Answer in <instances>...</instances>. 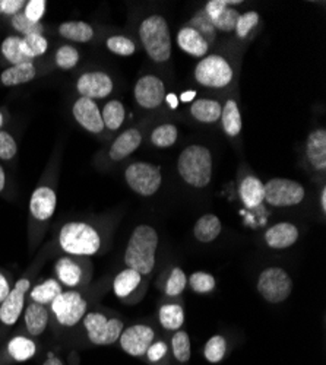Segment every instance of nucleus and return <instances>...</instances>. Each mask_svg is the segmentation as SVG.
Here are the masks:
<instances>
[{
  "mask_svg": "<svg viewBox=\"0 0 326 365\" xmlns=\"http://www.w3.org/2000/svg\"><path fill=\"white\" fill-rule=\"evenodd\" d=\"M88 313V302L75 289L63 291L50 304V316L63 329H72L81 323Z\"/></svg>",
  "mask_w": 326,
  "mask_h": 365,
  "instance_id": "obj_5",
  "label": "nucleus"
},
{
  "mask_svg": "<svg viewBox=\"0 0 326 365\" xmlns=\"http://www.w3.org/2000/svg\"><path fill=\"white\" fill-rule=\"evenodd\" d=\"M43 365H65V362L61 356H57L54 354H47Z\"/></svg>",
  "mask_w": 326,
  "mask_h": 365,
  "instance_id": "obj_52",
  "label": "nucleus"
},
{
  "mask_svg": "<svg viewBox=\"0 0 326 365\" xmlns=\"http://www.w3.org/2000/svg\"><path fill=\"white\" fill-rule=\"evenodd\" d=\"M57 206V196L51 187L41 186L33 192L31 200H29V212L33 220L40 224H44L51 220Z\"/></svg>",
  "mask_w": 326,
  "mask_h": 365,
  "instance_id": "obj_16",
  "label": "nucleus"
},
{
  "mask_svg": "<svg viewBox=\"0 0 326 365\" xmlns=\"http://www.w3.org/2000/svg\"><path fill=\"white\" fill-rule=\"evenodd\" d=\"M133 94L142 108L154 110L165 101V85L154 75H145L136 82Z\"/></svg>",
  "mask_w": 326,
  "mask_h": 365,
  "instance_id": "obj_13",
  "label": "nucleus"
},
{
  "mask_svg": "<svg viewBox=\"0 0 326 365\" xmlns=\"http://www.w3.org/2000/svg\"><path fill=\"white\" fill-rule=\"evenodd\" d=\"M24 316V324L25 330L29 338H39L46 331L49 323H50V310L49 307L41 306L37 302H29L25 307Z\"/></svg>",
  "mask_w": 326,
  "mask_h": 365,
  "instance_id": "obj_18",
  "label": "nucleus"
},
{
  "mask_svg": "<svg viewBox=\"0 0 326 365\" xmlns=\"http://www.w3.org/2000/svg\"><path fill=\"white\" fill-rule=\"evenodd\" d=\"M265 186V202L275 207H290L303 202L306 196L300 182L290 178H272Z\"/></svg>",
  "mask_w": 326,
  "mask_h": 365,
  "instance_id": "obj_10",
  "label": "nucleus"
},
{
  "mask_svg": "<svg viewBox=\"0 0 326 365\" xmlns=\"http://www.w3.org/2000/svg\"><path fill=\"white\" fill-rule=\"evenodd\" d=\"M25 5L24 0H0V11L5 15L15 16L21 14V9L25 8Z\"/></svg>",
  "mask_w": 326,
  "mask_h": 365,
  "instance_id": "obj_50",
  "label": "nucleus"
},
{
  "mask_svg": "<svg viewBox=\"0 0 326 365\" xmlns=\"http://www.w3.org/2000/svg\"><path fill=\"white\" fill-rule=\"evenodd\" d=\"M221 111L223 106L214 100L200 98L193 101L190 106L192 117L205 125H214L215 121L221 118Z\"/></svg>",
  "mask_w": 326,
  "mask_h": 365,
  "instance_id": "obj_25",
  "label": "nucleus"
},
{
  "mask_svg": "<svg viewBox=\"0 0 326 365\" xmlns=\"http://www.w3.org/2000/svg\"><path fill=\"white\" fill-rule=\"evenodd\" d=\"M239 193L245 206L249 209H255L265 199V186L259 178L249 175L242 181Z\"/></svg>",
  "mask_w": 326,
  "mask_h": 365,
  "instance_id": "obj_27",
  "label": "nucleus"
},
{
  "mask_svg": "<svg viewBox=\"0 0 326 365\" xmlns=\"http://www.w3.org/2000/svg\"><path fill=\"white\" fill-rule=\"evenodd\" d=\"M158 320L163 329L168 331H177L185 324V310L179 304H164V306L160 307Z\"/></svg>",
  "mask_w": 326,
  "mask_h": 365,
  "instance_id": "obj_32",
  "label": "nucleus"
},
{
  "mask_svg": "<svg viewBox=\"0 0 326 365\" xmlns=\"http://www.w3.org/2000/svg\"><path fill=\"white\" fill-rule=\"evenodd\" d=\"M58 246L73 257H91L101 250V235L98 230L86 222H68L58 232Z\"/></svg>",
  "mask_w": 326,
  "mask_h": 365,
  "instance_id": "obj_2",
  "label": "nucleus"
},
{
  "mask_svg": "<svg viewBox=\"0 0 326 365\" xmlns=\"http://www.w3.org/2000/svg\"><path fill=\"white\" fill-rule=\"evenodd\" d=\"M72 111L75 120L85 130L91 133H101L104 130L101 110L96 101L82 97L75 103Z\"/></svg>",
  "mask_w": 326,
  "mask_h": 365,
  "instance_id": "obj_17",
  "label": "nucleus"
},
{
  "mask_svg": "<svg viewBox=\"0 0 326 365\" xmlns=\"http://www.w3.org/2000/svg\"><path fill=\"white\" fill-rule=\"evenodd\" d=\"M58 34L75 43H88L94 37V28L82 21H68L58 26Z\"/></svg>",
  "mask_w": 326,
  "mask_h": 365,
  "instance_id": "obj_28",
  "label": "nucleus"
},
{
  "mask_svg": "<svg viewBox=\"0 0 326 365\" xmlns=\"http://www.w3.org/2000/svg\"><path fill=\"white\" fill-rule=\"evenodd\" d=\"M6 185V175H5V170L0 165V192H4Z\"/></svg>",
  "mask_w": 326,
  "mask_h": 365,
  "instance_id": "obj_53",
  "label": "nucleus"
},
{
  "mask_svg": "<svg viewBox=\"0 0 326 365\" xmlns=\"http://www.w3.org/2000/svg\"><path fill=\"white\" fill-rule=\"evenodd\" d=\"M46 2L44 0H31V2H26L24 15L33 22H41V18L46 12Z\"/></svg>",
  "mask_w": 326,
  "mask_h": 365,
  "instance_id": "obj_48",
  "label": "nucleus"
},
{
  "mask_svg": "<svg viewBox=\"0 0 326 365\" xmlns=\"http://www.w3.org/2000/svg\"><path fill=\"white\" fill-rule=\"evenodd\" d=\"M0 14H2V11H0Z\"/></svg>",
  "mask_w": 326,
  "mask_h": 365,
  "instance_id": "obj_56",
  "label": "nucleus"
},
{
  "mask_svg": "<svg viewBox=\"0 0 326 365\" xmlns=\"http://www.w3.org/2000/svg\"><path fill=\"white\" fill-rule=\"evenodd\" d=\"M259 24V14L255 11H249L246 14H240L239 19H237L235 24V34L239 36V38H246L252 31L253 28Z\"/></svg>",
  "mask_w": 326,
  "mask_h": 365,
  "instance_id": "obj_45",
  "label": "nucleus"
},
{
  "mask_svg": "<svg viewBox=\"0 0 326 365\" xmlns=\"http://www.w3.org/2000/svg\"><path fill=\"white\" fill-rule=\"evenodd\" d=\"M158 249V234L151 225H139L133 230L125 250V264L146 277L154 270Z\"/></svg>",
  "mask_w": 326,
  "mask_h": 365,
  "instance_id": "obj_1",
  "label": "nucleus"
},
{
  "mask_svg": "<svg viewBox=\"0 0 326 365\" xmlns=\"http://www.w3.org/2000/svg\"><path fill=\"white\" fill-rule=\"evenodd\" d=\"M179 130L171 123L157 126L151 133V142L157 148H170L175 143Z\"/></svg>",
  "mask_w": 326,
  "mask_h": 365,
  "instance_id": "obj_38",
  "label": "nucleus"
},
{
  "mask_svg": "<svg viewBox=\"0 0 326 365\" xmlns=\"http://www.w3.org/2000/svg\"><path fill=\"white\" fill-rule=\"evenodd\" d=\"M79 62V53L75 47L66 44L62 46L56 51V65L63 69V71H69L73 69Z\"/></svg>",
  "mask_w": 326,
  "mask_h": 365,
  "instance_id": "obj_44",
  "label": "nucleus"
},
{
  "mask_svg": "<svg viewBox=\"0 0 326 365\" xmlns=\"http://www.w3.org/2000/svg\"><path fill=\"white\" fill-rule=\"evenodd\" d=\"M39 352L37 342L24 334H16L0 352V365H6L12 362H25L33 359Z\"/></svg>",
  "mask_w": 326,
  "mask_h": 365,
  "instance_id": "obj_15",
  "label": "nucleus"
},
{
  "mask_svg": "<svg viewBox=\"0 0 326 365\" xmlns=\"http://www.w3.org/2000/svg\"><path fill=\"white\" fill-rule=\"evenodd\" d=\"M54 272L58 284L73 289L83 282V267L73 256L61 257L54 264Z\"/></svg>",
  "mask_w": 326,
  "mask_h": 365,
  "instance_id": "obj_20",
  "label": "nucleus"
},
{
  "mask_svg": "<svg viewBox=\"0 0 326 365\" xmlns=\"http://www.w3.org/2000/svg\"><path fill=\"white\" fill-rule=\"evenodd\" d=\"M29 289H31V281L28 278H21L2 302V306H0V324L5 329L14 327L21 319Z\"/></svg>",
  "mask_w": 326,
  "mask_h": 365,
  "instance_id": "obj_12",
  "label": "nucleus"
},
{
  "mask_svg": "<svg viewBox=\"0 0 326 365\" xmlns=\"http://www.w3.org/2000/svg\"><path fill=\"white\" fill-rule=\"evenodd\" d=\"M239 16H240L239 12L227 6L214 19H211V21L208 19V21L211 22L214 29H218V31H223V33H231L235 29V24H237V19H239Z\"/></svg>",
  "mask_w": 326,
  "mask_h": 365,
  "instance_id": "obj_40",
  "label": "nucleus"
},
{
  "mask_svg": "<svg viewBox=\"0 0 326 365\" xmlns=\"http://www.w3.org/2000/svg\"><path fill=\"white\" fill-rule=\"evenodd\" d=\"M258 292L270 304L284 302L291 291L292 281L288 273L281 267H266L258 278Z\"/></svg>",
  "mask_w": 326,
  "mask_h": 365,
  "instance_id": "obj_9",
  "label": "nucleus"
},
{
  "mask_svg": "<svg viewBox=\"0 0 326 365\" xmlns=\"http://www.w3.org/2000/svg\"><path fill=\"white\" fill-rule=\"evenodd\" d=\"M141 43L153 62L165 63L171 57V34L164 16L151 15L139 25Z\"/></svg>",
  "mask_w": 326,
  "mask_h": 365,
  "instance_id": "obj_4",
  "label": "nucleus"
},
{
  "mask_svg": "<svg viewBox=\"0 0 326 365\" xmlns=\"http://www.w3.org/2000/svg\"><path fill=\"white\" fill-rule=\"evenodd\" d=\"M221 123H223V129L224 132L234 138L242 132V126H243V121H242V114L239 110V106L234 100H228L225 103V106L223 107L221 111Z\"/></svg>",
  "mask_w": 326,
  "mask_h": 365,
  "instance_id": "obj_31",
  "label": "nucleus"
},
{
  "mask_svg": "<svg viewBox=\"0 0 326 365\" xmlns=\"http://www.w3.org/2000/svg\"><path fill=\"white\" fill-rule=\"evenodd\" d=\"M171 355L179 364H188L192 356V348H190V338L188 331L177 330L174 331L171 338Z\"/></svg>",
  "mask_w": 326,
  "mask_h": 365,
  "instance_id": "obj_34",
  "label": "nucleus"
},
{
  "mask_svg": "<svg viewBox=\"0 0 326 365\" xmlns=\"http://www.w3.org/2000/svg\"><path fill=\"white\" fill-rule=\"evenodd\" d=\"M142 275L133 269L126 267L125 270L118 272L113 281V291L117 298L125 299L133 295V292L141 287Z\"/></svg>",
  "mask_w": 326,
  "mask_h": 365,
  "instance_id": "obj_24",
  "label": "nucleus"
},
{
  "mask_svg": "<svg viewBox=\"0 0 326 365\" xmlns=\"http://www.w3.org/2000/svg\"><path fill=\"white\" fill-rule=\"evenodd\" d=\"M0 51L5 56V58L8 62L12 63V66L15 65H22V63H33L31 60L26 58L21 50V37L12 36L5 38V41L0 46Z\"/></svg>",
  "mask_w": 326,
  "mask_h": 365,
  "instance_id": "obj_35",
  "label": "nucleus"
},
{
  "mask_svg": "<svg viewBox=\"0 0 326 365\" xmlns=\"http://www.w3.org/2000/svg\"><path fill=\"white\" fill-rule=\"evenodd\" d=\"M156 341V331L148 324H133L123 329L118 344L121 348L133 358H143L148 348Z\"/></svg>",
  "mask_w": 326,
  "mask_h": 365,
  "instance_id": "obj_11",
  "label": "nucleus"
},
{
  "mask_svg": "<svg viewBox=\"0 0 326 365\" xmlns=\"http://www.w3.org/2000/svg\"><path fill=\"white\" fill-rule=\"evenodd\" d=\"M4 123H5V121H4V114H2V113H0V129H2Z\"/></svg>",
  "mask_w": 326,
  "mask_h": 365,
  "instance_id": "obj_55",
  "label": "nucleus"
},
{
  "mask_svg": "<svg viewBox=\"0 0 326 365\" xmlns=\"http://www.w3.org/2000/svg\"><path fill=\"white\" fill-rule=\"evenodd\" d=\"M242 2L240 0H233V2H228V0H210L208 4L205 5V11L203 14L206 15V18H208L210 21L214 19L220 12H223L228 5H240Z\"/></svg>",
  "mask_w": 326,
  "mask_h": 365,
  "instance_id": "obj_49",
  "label": "nucleus"
},
{
  "mask_svg": "<svg viewBox=\"0 0 326 365\" xmlns=\"http://www.w3.org/2000/svg\"><path fill=\"white\" fill-rule=\"evenodd\" d=\"M142 133L138 129H128L122 135H118L113 142L108 155L113 161H122L141 146Z\"/></svg>",
  "mask_w": 326,
  "mask_h": 365,
  "instance_id": "obj_21",
  "label": "nucleus"
},
{
  "mask_svg": "<svg viewBox=\"0 0 326 365\" xmlns=\"http://www.w3.org/2000/svg\"><path fill=\"white\" fill-rule=\"evenodd\" d=\"M320 207H322V212L325 214V212H326V189L325 187L320 192Z\"/></svg>",
  "mask_w": 326,
  "mask_h": 365,
  "instance_id": "obj_54",
  "label": "nucleus"
},
{
  "mask_svg": "<svg viewBox=\"0 0 326 365\" xmlns=\"http://www.w3.org/2000/svg\"><path fill=\"white\" fill-rule=\"evenodd\" d=\"M18 152V146L15 139L8 133L0 130V158L2 160H12Z\"/></svg>",
  "mask_w": 326,
  "mask_h": 365,
  "instance_id": "obj_47",
  "label": "nucleus"
},
{
  "mask_svg": "<svg viewBox=\"0 0 326 365\" xmlns=\"http://www.w3.org/2000/svg\"><path fill=\"white\" fill-rule=\"evenodd\" d=\"M299 240V228L290 222L272 225L265 232V241L274 250H284L294 246Z\"/></svg>",
  "mask_w": 326,
  "mask_h": 365,
  "instance_id": "obj_19",
  "label": "nucleus"
},
{
  "mask_svg": "<svg viewBox=\"0 0 326 365\" xmlns=\"http://www.w3.org/2000/svg\"><path fill=\"white\" fill-rule=\"evenodd\" d=\"M188 287V277L180 267H174L165 282L164 292L168 297H179Z\"/></svg>",
  "mask_w": 326,
  "mask_h": 365,
  "instance_id": "obj_39",
  "label": "nucleus"
},
{
  "mask_svg": "<svg viewBox=\"0 0 326 365\" xmlns=\"http://www.w3.org/2000/svg\"><path fill=\"white\" fill-rule=\"evenodd\" d=\"M62 292H63V287L58 284L57 279L50 278L29 289L28 297L31 298L33 302L41 304L44 307H50V304L54 301V298L61 295Z\"/></svg>",
  "mask_w": 326,
  "mask_h": 365,
  "instance_id": "obj_29",
  "label": "nucleus"
},
{
  "mask_svg": "<svg viewBox=\"0 0 326 365\" xmlns=\"http://www.w3.org/2000/svg\"><path fill=\"white\" fill-rule=\"evenodd\" d=\"M36 76H37V71L33 63H22V65H15L5 69L2 75H0V82H2L5 86H16V85L33 81Z\"/></svg>",
  "mask_w": 326,
  "mask_h": 365,
  "instance_id": "obj_30",
  "label": "nucleus"
},
{
  "mask_svg": "<svg viewBox=\"0 0 326 365\" xmlns=\"http://www.w3.org/2000/svg\"><path fill=\"white\" fill-rule=\"evenodd\" d=\"M306 157L310 165L317 171L326 170V130L312 132L306 142Z\"/></svg>",
  "mask_w": 326,
  "mask_h": 365,
  "instance_id": "obj_23",
  "label": "nucleus"
},
{
  "mask_svg": "<svg viewBox=\"0 0 326 365\" xmlns=\"http://www.w3.org/2000/svg\"><path fill=\"white\" fill-rule=\"evenodd\" d=\"M177 44L189 56L203 58L208 53L210 43L192 26H183L177 34Z\"/></svg>",
  "mask_w": 326,
  "mask_h": 365,
  "instance_id": "obj_22",
  "label": "nucleus"
},
{
  "mask_svg": "<svg viewBox=\"0 0 326 365\" xmlns=\"http://www.w3.org/2000/svg\"><path fill=\"white\" fill-rule=\"evenodd\" d=\"M49 48V43L43 36L34 34L21 37V50L26 58L33 62V58L43 56Z\"/></svg>",
  "mask_w": 326,
  "mask_h": 365,
  "instance_id": "obj_36",
  "label": "nucleus"
},
{
  "mask_svg": "<svg viewBox=\"0 0 326 365\" xmlns=\"http://www.w3.org/2000/svg\"><path fill=\"white\" fill-rule=\"evenodd\" d=\"M113 81L104 72H90L83 73L78 82L76 89L83 98H90L94 101L108 97L113 93Z\"/></svg>",
  "mask_w": 326,
  "mask_h": 365,
  "instance_id": "obj_14",
  "label": "nucleus"
},
{
  "mask_svg": "<svg viewBox=\"0 0 326 365\" xmlns=\"http://www.w3.org/2000/svg\"><path fill=\"white\" fill-rule=\"evenodd\" d=\"M227 355V339L221 334H215V336L210 338L208 342L205 344L203 348V356L205 359L211 364L221 362Z\"/></svg>",
  "mask_w": 326,
  "mask_h": 365,
  "instance_id": "obj_37",
  "label": "nucleus"
},
{
  "mask_svg": "<svg viewBox=\"0 0 326 365\" xmlns=\"http://www.w3.org/2000/svg\"><path fill=\"white\" fill-rule=\"evenodd\" d=\"M11 284L8 281V278L4 275L2 272H0V306H2V302L6 299V297L11 292Z\"/></svg>",
  "mask_w": 326,
  "mask_h": 365,
  "instance_id": "obj_51",
  "label": "nucleus"
},
{
  "mask_svg": "<svg viewBox=\"0 0 326 365\" xmlns=\"http://www.w3.org/2000/svg\"><path fill=\"white\" fill-rule=\"evenodd\" d=\"M234 76L233 68L223 56H205L195 68V79L205 88L221 89L231 83Z\"/></svg>",
  "mask_w": 326,
  "mask_h": 365,
  "instance_id": "obj_7",
  "label": "nucleus"
},
{
  "mask_svg": "<svg viewBox=\"0 0 326 365\" xmlns=\"http://www.w3.org/2000/svg\"><path fill=\"white\" fill-rule=\"evenodd\" d=\"M168 356V345L163 341H154V344L148 348L145 358L148 362H151L154 365H161Z\"/></svg>",
  "mask_w": 326,
  "mask_h": 365,
  "instance_id": "obj_46",
  "label": "nucleus"
},
{
  "mask_svg": "<svg viewBox=\"0 0 326 365\" xmlns=\"http://www.w3.org/2000/svg\"><path fill=\"white\" fill-rule=\"evenodd\" d=\"M82 322L88 341L96 346H110L116 344L125 329L122 320L107 317L100 312L86 313Z\"/></svg>",
  "mask_w": 326,
  "mask_h": 365,
  "instance_id": "obj_6",
  "label": "nucleus"
},
{
  "mask_svg": "<svg viewBox=\"0 0 326 365\" xmlns=\"http://www.w3.org/2000/svg\"><path fill=\"white\" fill-rule=\"evenodd\" d=\"M189 285L196 294H210L215 289V278L206 272H195L189 278Z\"/></svg>",
  "mask_w": 326,
  "mask_h": 365,
  "instance_id": "obj_42",
  "label": "nucleus"
},
{
  "mask_svg": "<svg viewBox=\"0 0 326 365\" xmlns=\"http://www.w3.org/2000/svg\"><path fill=\"white\" fill-rule=\"evenodd\" d=\"M101 117H103V123L104 128L108 130H118V128H122L125 117H126V110L121 101H108L104 108L101 110Z\"/></svg>",
  "mask_w": 326,
  "mask_h": 365,
  "instance_id": "obj_33",
  "label": "nucleus"
},
{
  "mask_svg": "<svg viewBox=\"0 0 326 365\" xmlns=\"http://www.w3.org/2000/svg\"><path fill=\"white\" fill-rule=\"evenodd\" d=\"M107 48L116 54V56H122V57H128V56H133L136 51V46L135 43L123 36H113L107 40L106 43Z\"/></svg>",
  "mask_w": 326,
  "mask_h": 365,
  "instance_id": "obj_43",
  "label": "nucleus"
},
{
  "mask_svg": "<svg viewBox=\"0 0 326 365\" xmlns=\"http://www.w3.org/2000/svg\"><path fill=\"white\" fill-rule=\"evenodd\" d=\"M128 186L139 196L150 197L158 192L163 182L161 168L150 163H133L125 171Z\"/></svg>",
  "mask_w": 326,
  "mask_h": 365,
  "instance_id": "obj_8",
  "label": "nucleus"
},
{
  "mask_svg": "<svg viewBox=\"0 0 326 365\" xmlns=\"http://www.w3.org/2000/svg\"><path fill=\"white\" fill-rule=\"evenodd\" d=\"M221 231H223L221 221L217 215H213V214H206L200 217L193 227L195 238L199 242H203V245H208V242H213L214 240H217Z\"/></svg>",
  "mask_w": 326,
  "mask_h": 365,
  "instance_id": "obj_26",
  "label": "nucleus"
},
{
  "mask_svg": "<svg viewBox=\"0 0 326 365\" xmlns=\"http://www.w3.org/2000/svg\"><path fill=\"white\" fill-rule=\"evenodd\" d=\"M177 171L195 189H203L213 178V154L202 145H190L182 150L177 160Z\"/></svg>",
  "mask_w": 326,
  "mask_h": 365,
  "instance_id": "obj_3",
  "label": "nucleus"
},
{
  "mask_svg": "<svg viewBox=\"0 0 326 365\" xmlns=\"http://www.w3.org/2000/svg\"><path fill=\"white\" fill-rule=\"evenodd\" d=\"M12 26H14V29H16L18 33H21L24 37L34 36V34L43 36V31H44V26H43L41 22L29 21L22 12L12 16Z\"/></svg>",
  "mask_w": 326,
  "mask_h": 365,
  "instance_id": "obj_41",
  "label": "nucleus"
}]
</instances>
